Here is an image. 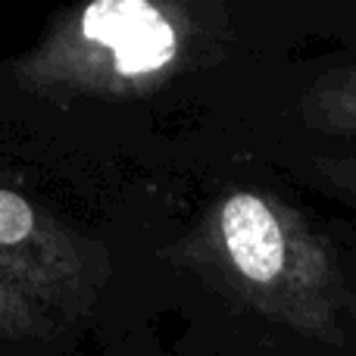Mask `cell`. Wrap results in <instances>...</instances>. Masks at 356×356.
<instances>
[{
  "label": "cell",
  "instance_id": "6da1fadb",
  "mask_svg": "<svg viewBox=\"0 0 356 356\" xmlns=\"http://www.w3.org/2000/svg\"><path fill=\"white\" fill-rule=\"evenodd\" d=\"M169 257L228 300L322 344H344L353 309L334 244L278 194H219Z\"/></svg>",
  "mask_w": 356,
  "mask_h": 356
},
{
  "label": "cell",
  "instance_id": "7a4b0ae2",
  "mask_svg": "<svg viewBox=\"0 0 356 356\" xmlns=\"http://www.w3.org/2000/svg\"><path fill=\"white\" fill-rule=\"evenodd\" d=\"M200 41L203 22L188 3L94 0L63 10L10 79L47 100H135L184 72Z\"/></svg>",
  "mask_w": 356,
  "mask_h": 356
},
{
  "label": "cell",
  "instance_id": "3957f363",
  "mask_svg": "<svg viewBox=\"0 0 356 356\" xmlns=\"http://www.w3.org/2000/svg\"><path fill=\"white\" fill-rule=\"evenodd\" d=\"M100 244L0 184V350L63 334L104 291Z\"/></svg>",
  "mask_w": 356,
  "mask_h": 356
},
{
  "label": "cell",
  "instance_id": "277c9868",
  "mask_svg": "<svg viewBox=\"0 0 356 356\" xmlns=\"http://www.w3.org/2000/svg\"><path fill=\"white\" fill-rule=\"evenodd\" d=\"M300 116L313 131L356 138V63L322 72L303 91Z\"/></svg>",
  "mask_w": 356,
  "mask_h": 356
},
{
  "label": "cell",
  "instance_id": "5b68a950",
  "mask_svg": "<svg viewBox=\"0 0 356 356\" xmlns=\"http://www.w3.org/2000/svg\"><path fill=\"white\" fill-rule=\"evenodd\" d=\"M316 172L325 184H332L334 191L356 203V156H319Z\"/></svg>",
  "mask_w": 356,
  "mask_h": 356
}]
</instances>
